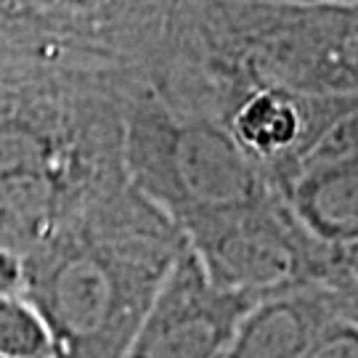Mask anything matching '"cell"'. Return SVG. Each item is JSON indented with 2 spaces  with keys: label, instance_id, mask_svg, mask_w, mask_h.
Here are the masks:
<instances>
[{
  "label": "cell",
  "instance_id": "cell-4",
  "mask_svg": "<svg viewBox=\"0 0 358 358\" xmlns=\"http://www.w3.org/2000/svg\"><path fill=\"white\" fill-rule=\"evenodd\" d=\"M186 244L213 282L255 303L332 284V260L297 223L282 194L192 231Z\"/></svg>",
  "mask_w": 358,
  "mask_h": 358
},
{
  "label": "cell",
  "instance_id": "cell-6",
  "mask_svg": "<svg viewBox=\"0 0 358 358\" xmlns=\"http://www.w3.org/2000/svg\"><path fill=\"white\" fill-rule=\"evenodd\" d=\"M284 202L308 236L329 255L332 284L358 266V162L300 176L284 192Z\"/></svg>",
  "mask_w": 358,
  "mask_h": 358
},
{
  "label": "cell",
  "instance_id": "cell-5",
  "mask_svg": "<svg viewBox=\"0 0 358 358\" xmlns=\"http://www.w3.org/2000/svg\"><path fill=\"white\" fill-rule=\"evenodd\" d=\"M257 303L215 284L189 244L154 297L128 358H226Z\"/></svg>",
  "mask_w": 358,
  "mask_h": 358
},
{
  "label": "cell",
  "instance_id": "cell-10",
  "mask_svg": "<svg viewBox=\"0 0 358 358\" xmlns=\"http://www.w3.org/2000/svg\"><path fill=\"white\" fill-rule=\"evenodd\" d=\"M337 297V306H340V316L343 321L358 327V266H353L350 271L340 273L337 282L329 287Z\"/></svg>",
  "mask_w": 358,
  "mask_h": 358
},
{
  "label": "cell",
  "instance_id": "cell-3",
  "mask_svg": "<svg viewBox=\"0 0 358 358\" xmlns=\"http://www.w3.org/2000/svg\"><path fill=\"white\" fill-rule=\"evenodd\" d=\"M125 173L183 234L279 194L223 125L180 109L146 83L125 103Z\"/></svg>",
  "mask_w": 358,
  "mask_h": 358
},
{
  "label": "cell",
  "instance_id": "cell-1",
  "mask_svg": "<svg viewBox=\"0 0 358 358\" xmlns=\"http://www.w3.org/2000/svg\"><path fill=\"white\" fill-rule=\"evenodd\" d=\"M138 80L0 48V250L24 255L128 183L125 103Z\"/></svg>",
  "mask_w": 358,
  "mask_h": 358
},
{
  "label": "cell",
  "instance_id": "cell-9",
  "mask_svg": "<svg viewBox=\"0 0 358 358\" xmlns=\"http://www.w3.org/2000/svg\"><path fill=\"white\" fill-rule=\"evenodd\" d=\"M306 358H358V327L343 319L332 321Z\"/></svg>",
  "mask_w": 358,
  "mask_h": 358
},
{
  "label": "cell",
  "instance_id": "cell-8",
  "mask_svg": "<svg viewBox=\"0 0 358 358\" xmlns=\"http://www.w3.org/2000/svg\"><path fill=\"white\" fill-rule=\"evenodd\" d=\"M0 356L53 358L51 340L27 292L22 257L0 250Z\"/></svg>",
  "mask_w": 358,
  "mask_h": 358
},
{
  "label": "cell",
  "instance_id": "cell-7",
  "mask_svg": "<svg viewBox=\"0 0 358 358\" xmlns=\"http://www.w3.org/2000/svg\"><path fill=\"white\" fill-rule=\"evenodd\" d=\"M343 319L329 287L260 300L244 316L226 358H306L321 332Z\"/></svg>",
  "mask_w": 358,
  "mask_h": 358
},
{
  "label": "cell",
  "instance_id": "cell-11",
  "mask_svg": "<svg viewBox=\"0 0 358 358\" xmlns=\"http://www.w3.org/2000/svg\"><path fill=\"white\" fill-rule=\"evenodd\" d=\"M0 358H19V356H0Z\"/></svg>",
  "mask_w": 358,
  "mask_h": 358
},
{
  "label": "cell",
  "instance_id": "cell-2",
  "mask_svg": "<svg viewBox=\"0 0 358 358\" xmlns=\"http://www.w3.org/2000/svg\"><path fill=\"white\" fill-rule=\"evenodd\" d=\"M186 239L122 183L22 255L53 358H128Z\"/></svg>",
  "mask_w": 358,
  "mask_h": 358
}]
</instances>
